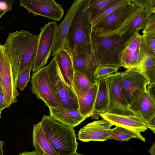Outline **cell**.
<instances>
[{
    "label": "cell",
    "instance_id": "8992f818",
    "mask_svg": "<svg viewBox=\"0 0 155 155\" xmlns=\"http://www.w3.org/2000/svg\"><path fill=\"white\" fill-rule=\"evenodd\" d=\"M56 22L45 24L41 28L32 71L35 73L43 68L50 57L57 26Z\"/></svg>",
    "mask_w": 155,
    "mask_h": 155
},
{
    "label": "cell",
    "instance_id": "b9f144b4",
    "mask_svg": "<svg viewBox=\"0 0 155 155\" xmlns=\"http://www.w3.org/2000/svg\"><path fill=\"white\" fill-rule=\"evenodd\" d=\"M1 113H2V111H0V119L1 118Z\"/></svg>",
    "mask_w": 155,
    "mask_h": 155
},
{
    "label": "cell",
    "instance_id": "8fae6325",
    "mask_svg": "<svg viewBox=\"0 0 155 155\" xmlns=\"http://www.w3.org/2000/svg\"><path fill=\"white\" fill-rule=\"evenodd\" d=\"M20 5L33 15H40L59 21L64 15L60 4L54 0H20Z\"/></svg>",
    "mask_w": 155,
    "mask_h": 155
},
{
    "label": "cell",
    "instance_id": "cb8c5ba5",
    "mask_svg": "<svg viewBox=\"0 0 155 155\" xmlns=\"http://www.w3.org/2000/svg\"><path fill=\"white\" fill-rule=\"evenodd\" d=\"M98 88L97 80L83 97H77L78 110L86 119L93 115Z\"/></svg>",
    "mask_w": 155,
    "mask_h": 155
},
{
    "label": "cell",
    "instance_id": "7c38bea8",
    "mask_svg": "<svg viewBox=\"0 0 155 155\" xmlns=\"http://www.w3.org/2000/svg\"><path fill=\"white\" fill-rule=\"evenodd\" d=\"M133 5L131 10L123 24L115 32L120 35L130 32L138 31L143 29L149 17L155 11L143 7L131 0Z\"/></svg>",
    "mask_w": 155,
    "mask_h": 155
},
{
    "label": "cell",
    "instance_id": "6da1fadb",
    "mask_svg": "<svg viewBox=\"0 0 155 155\" xmlns=\"http://www.w3.org/2000/svg\"><path fill=\"white\" fill-rule=\"evenodd\" d=\"M38 36L22 30L8 34L4 45L11 63L16 87L19 74L30 64H33Z\"/></svg>",
    "mask_w": 155,
    "mask_h": 155
},
{
    "label": "cell",
    "instance_id": "ab89813d",
    "mask_svg": "<svg viewBox=\"0 0 155 155\" xmlns=\"http://www.w3.org/2000/svg\"><path fill=\"white\" fill-rule=\"evenodd\" d=\"M5 13V12H2L0 10V18Z\"/></svg>",
    "mask_w": 155,
    "mask_h": 155
},
{
    "label": "cell",
    "instance_id": "52a82bcc",
    "mask_svg": "<svg viewBox=\"0 0 155 155\" xmlns=\"http://www.w3.org/2000/svg\"><path fill=\"white\" fill-rule=\"evenodd\" d=\"M31 83L32 93L48 107L61 108L52 87L46 66L32 73Z\"/></svg>",
    "mask_w": 155,
    "mask_h": 155
},
{
    "label": "cell",
    "instance_id": "30bf717a",
    "mask_svg": "<svg viewBox=\"0 0 155 155\" xmlns=\"http://www.w3.org/2000/svg\"><path fill=\"white\" fill-rule=\"evenodd\" d=\"M149 84L144 76L134 68L122 72L121 90L128 105L135 97L146 90Z\"/></svg>",
    "mask_w": 155,
    "mask_h": 155
},
{
    "label": "cell",
    "instance_id": "484cf974",
    "mask_svg": "<svg viewBox=\"0 0 155 155\" xmlns=\"http://www.w3.org/2000/svg\"><path fill=\"white\" fill-rule=\"evenodd\" d=\"M93 84L86 75L77 71H74L73 89L77 97H83Z\"/></svg>",
    "mask_w": 155,
    "mask_h": 155
},
{
    "label": "cell",
    "instance_id": "1f68e13d",
    "mask_svg": "<svg viewBox=\"0 0 155 155\" xmlns=\"http://www.w3.org/2000/svg\"><path fill=\"white\" fill-rule=\"evenodd\" d=\"M143 29V34L155 35V14L149 17Z\"/></svg>",
    "mask_w": 155,
    "mask_h": 155
},
{
    "label": "cell",
    "instance_id": "7a4b0ae2",
    "mask_svg": "<svg viewBox=\"0 0 155 155\" xmlns=\"http://www.w3.org/2000/svg\"><path fill=\"white\" fill-rule=\"evenodd\" d=\"M136 32L120 35L115 31H103L92 28L91 41L99 65L119 68L121 67L122 52L129 41Z\"/></svg>",
    "mask_w": 155,
    "mask_h": 155
},
{
    "label": "cell",
    "instance_id": "f546056e",
    "mask_svg": "<svg viewBox=\"0 0 155 155\" xmlns=\"http://www.w3.org/2000/svg\"><path fill=\"white\" fill-rule=\"evenodd\" d=\"M33 64H30L19 75L17 82V86L18 89L22 91L30 81L31 72Z\"/></svg>",
    "mask_w": 155,
    "mask_h": 155
},
{
    "label": "cell",
    "instance_id": "74e56055",
    "mask_svg": "<svg viewBox=\"0 0 155 155\" xmlns=\"http://www.w3.org/2000/svg\"><path fill=\"white\" fill-rule=\"evenodd\" d=\"M151 155H155V143H154L149 150Z\"/></svg>",
    "mask_w": 155,
    "mask_h": 155
},
{
    "label": "cell",
    "instance_id": "9a60e30c",
    "mask_svg": "<svg viewBox=\"0 0 155 155\" xmlns=\"http://www.w3.org/2000/svg\"><path fill=\"white\" fill-rule=\"evenodd\" d=\"M128 109L146 124L155 117V100L146 89L134 98L128 105Z\"/></svg>",
    "mask_w": 155,
    "mask_h": 155
},
{
    "label": "cell",
    "instance_id": "d6a6232c",
    "mask_svg": "<svg viewBox=\"0 0 155 155\" xmlns=\"http://www.w3.org/2000/svg\"><path fill=\"white\" fill-rule=\"evenodd\" d=\"M142 36L146 45L155 53V35L143 34Z\"/></svg>",
    "mask_w": 155,
    "mask_h": 155
},
{
    "label": "cell",
    "instance_id": "836d02e7",
    "mask_svg": "<svg viewBox=\"0 0 155 155\" xmlns=\"http://www.w3.org/2000/svg\"><path fill=\"white\" fill-rule=\"evenodd\" d=\"M14 0H0V10L5 13L11 11L12 9V5Z\"/></svg>",
    "mask_w": 155,
    "mask_h": 155
},
{
    "label": "cell",
    "instance_id": "ba28073f",
    "mask_svg": "<svg viewBox=\"0 0 155 155\" xmlns=\"http://www.w3.org/2000/svg\"><path fill=\"white\" fill-rule=\"evenodd\" d=\"M0 79L4 93L6 108L16 103L19 93L13 77L12 67L4 45L0 44Z\"/></svg>",
    "mask_w": 155,
    "mask_h": 155
},
{
    "label": "cell",
    "instance_id": "4316f807",
    "mask_svg": "<svg viewBox=\"0 0 155 155\" xmlns=\"http://www.w3.org/2000/svg\"><path fill=\"white\" fill-rule=\"evenodd\" d=\"M134 138L144 142L146 141L145 138L138 131L117 126L111 129L110 139L125 141Z\"/></svg>",
    "mask_w": 155,
    "mask_h": 155
},
{
    "label": "cell",
    "instance_id": "9c48e42d",
    "mask_svg": "<svg viewBox=\"0 0 155 155\" xmlns=\"http://www.w3.org/2000/svg\"><path fill=\"white\" fill-rule=\"evenodd\" d=\"M122 72H117L106 77L109 96L107 113L120 115H134L128 109L121 90Z\"/></svg>",
    "mask_w": 155,
    "mask_h": 155
},
{
    "label": "cell",
    "instance_id": "44dd1931",
    "mask_svg": "<svg viewBox=\"0 0 155 155\" xmlns=\"http://www.w3.org/2000/svg\"><path fill=\"white\" fill-rule=\"evenodd\" d=\"M50 116L58 122L74 128L86 118L78 110H67L60 108L48 107Z\"/></svg>",
    "mask_w": 155,
    "mask_h": 155
},
{
    "label": "cell",
    "instance_id": "5bb4252c",
    "mask_svg": "<svg viewBox=\"0 0 155 155\" xmlns=\"http://www.w3.org/2000/svg\"><path fill=\"white\" fill-rule=\"evenodd\" d=\"M71 57L74 71L86 75L93 84L97 81L94 78V73L99 65L92 45L86 52Z\"/></svg>",
    "mask_w": 155,
    "mask_h": 155
},
{
    "label": "cell",
    "instance_id": "f35d334b",
    "mask_svg": "<svg viewBox=\"0 0 155 155\" xmlns=\"http://www.w3.org/2000/svg\"><path fill=\"white\" fill-rule=\"evenodd\" d=\"M4 145V141H0V155H4V151L3 149Z\"/></svg>",
    "mask_w": 155,
    "mask_h": 155
},
{
    "label": "cell",
    "instance_id": "d6986e66",
    "mask_svg": "<svg viewBox=\"0 0 155 155\" xmlns=\"http://www.w3.org/2000/svg\"><path fill=\"white\" fill-rule=\"evenodd\" d=\"M99 115L102 119L107 120L113 125L140 133L145 131L147 129L144 120L134 115H120L106 112Z\"/></svg>",
    "mask_w": 155,
    "mask_h": 155
},
{
    "label": "cell",
    "instance_id": "277c9868",
    "mask_svg": "<svg viewBox=\"0 0 155 155\" xmlns=\"http://www.w3.org/2000/svg\"><path fill=\"white\" fill-rule=\"evenodd\" d=\"M41 126L49 142L59 155H74L78 143L74 128L44 115Z\"/></svg>",
    "mask_w": 155,
    "mask_h": 155
},
{
    "label": "cell",
    "instance_id": "5b68a950",
    "mask_svg": "<svg viewBox=\"0 0 155 155\" xmlns=\"http://www.w3.org/2000/svg\"><path fill=\"white\" fill-rule=\"evenodd\" d=\"M46 66L52 87L61 108L78 110L77 96L72 88L64 80L54 57Z\"/></svg>",
    "mask_w": 155,
    "mask_h": 155
},
{
    "label": "cell",
    "instance_id": "83f0119b",
    "mask_svg": "<svg viewBox=\"0 0 155 155\" xmlns=\"http://www.w3.org/2000/svg\"><path fill=\"white\" fill-rule=\"evenodd\" d=\"M118 0H90L89 8L91 21L108 6Z\"/></svg>",
    "mask_w": 155,
    "mask_h": 155
},
{
    "label": "cell",
    "instance_id": "4dcf8cb0",
    "mask_svg": "<svg viewBox=\"0 0 155 155\" xmlns=\"http://www.w3.org/2000/svg\"><path fill=\"white\" fill-rule=\"evenodd\" d=\"M118 69V68L108 66H99L97 68L94 72V78L97 80L101 78L117 72Z\"/></svg>",
    "mask_w": 155,
    "mask_h": 155
},
{
    "label": "cell",
    "instance_id": "8d00e7d4",
    "mask_svg": "<svg viewBox=\"0 0 155 155\" xmlns=\"http://www.w3.org/2000/svg\"><path fill=\"white\" fill-rule=\"evenodd\" d=\"M18 155H39L35 151L31 152L24 151L22 153H20Z\"/></svg>",
    "mask_w": 155,
    "mask_h": 155
},
{
    "label": "cell",
    "instance_id": "f1b7e54d",
    "mask_svg": "<svg viewBox=\"0 0 155 155\" xmlns=\"http://www.w3.org/2000/svg\"><path fill=\"white\" fill-rule=\"evenodd\" d=\"M131 2L130 0H118L111 4L98 15L91 21L92 27L95 25L103 18L117 9L127 5Z\"/></svg>",
    "mask_w": 155,
    "mask_h": 155
},
{
    "label": "cell",
    "instance_id": "7402d4cb",
    "mask_svg": "<svg viewBox=\"0 0 155 155\" xmlns=\"http://www.w3.org/2000/svg\"><path fill=\"white\" fill-rule=\"evenodd\" d=\"M33 146L39 155H59L51 146L41 126L40 122L33 126Z\"/></svg>",
    "mask_w": 155,
    "mask_h": 155
},
{
    "label": "cell",
    "instance_id": "4fadbf2b",
    "mask_svg": "<svg viewBox=\"0 0 155 155\" xmlns=\"http://www.w3.org/2000/svg\"><path fill=\"white\" fill-rule=\"evenodd\" d=\"M113 125L103 119L94 121L79 130L78 138L83 142L105 141L110 139V130Z\"/></svg>",
    "mask_w": 155,
    "mask_h": 155
},
{
    "label": "cell",
    "instance_id": "3957f363",
    "mask_svg": "<svg viewBox=\"0 0 155 155\" xmlns=\"http://www.w3.org/2000/svg\"><path fill=\"white\" fill-rule=\"evenodd\" d=\"M90 0H82L67 32L64 50L71 57L84 53L92 45V29L89 12Z\"/></svg>",
    "mask_w": 155,
    "mask_h": 155
},
{
    "label": "cell",
    "instance_id": "d4e9b609",
    "mask_svg": "<svg viewBox=\"0 0 155 155\" xmlns=\"http://www.w3.org/2000/svg\"><path fill=\"white\" fill-rule=\"evenodd\" d=\"M98 82V88L93 115L95 113L99 115L107 112L109 106V96L106 77L99 79Z\"/></svg>",
    "mask_w": 155,
    "mask_h": 155
},
{
    "label": "cell",
    "instance_id": "2e32d148",
    "mask_svg": "<svg viewBox=\"0 0 155 155\" xmlns=\"http://www.w3.org/2000/svg\"><path fill=\"white\" fill-rule=\"evenodd\" d=\"M133 68L143 74L149 83H155V53L146 45L141 35L137 65Z\"/></svg>",
    "mask_w": 155,
    "mask_h": 155
},
{
    "label": "cell",
    "instance_id": "ffe728a7",
    "mask_svg": "<svg viewBox=\"0 0 155 155\" xmlns=\"http://www.w3.org/2000/svg\"><path fill=\"white\" fill-rule=\"evenodd\" d=\"M141 35L138 31L136 32L127 43L121 57V67L127 69L136 67L140 52Z\"/></svg>",
    "mask_w": 155,
    "mask_h": 155
},
{
    "label": "cell",
    "instance_id": "e575fe53",
    "mask_svg": "<svg viewBox=\"0 0 155 155\" xmlns=\"http://www.w3.org/2000/svg\"><path fill=\"white\" fill-rule=\"evenodd\" d=\"M146 90L151 96L155 100V83L148 84L147 86Z\"/></svg>",
    "mask_w": 155,
    "mask_h": 155
},
{
    "label": "cell",
    "instance_id": "60d3db41",
    "mask_svg": "<svg viewBox=\"0 0 155 155\" xmlns=\"http://www.w3.org/2000/svg\"><path fill=\"white\" fill-rule=\"evenodd\" d=\"M74 155H85L83 154H81L80 153H76Z\"/></svg>",
    "mask_w": 155,
    "mask_h": 155
},
{
    "label": "cell",
    "instance_id": "ac0fdd59",
    "mask_svg": "<svg viewBox=\"0 0 155 155\" xmlns=\"http://www.w3.org/2000/svg\"><path fill=\"white\" fill-rule=\"evenodd\" d=\"M133 5L131 2L117 9L102 19L92 28L103 31H116L129 15Z\"/></svg>",
    "mask_w": 155,
    "mask_h": 155
},
{
    "label": "cell",
    "instance_id": "d590c367",
    "mask_svg": "<svg viewBox=\"0 0 155 155\" xmlns=\"http://www.w3.org/2000/svg\"><path fill=\"white\" fill-rule=\"evenodd\" d=\"M147 128L150 129L153 133H155V117L146 123Z\"/></svg>",
    "mask_w": 155,
    "mask_h": 155
},
{
    "label": "cell",
    "instance_id": "e0dca14e",
    "mask_svg": "<svg viewBox=\"0 0 155 155\" xmlns=\"http://www.w3.org/2000/svg\"><path fill=\"white\" fill-rule=\"evenodd\" d=\"M82 1V0H75L68 9L63 20L59 25H57L54 42L50 57H54L58 51L64 50L67 32Z\"/></svg>",
    "mask_w": 155,
    "mask_h": 155
},
{
    "label": "cell",
    "instance_id": "603a6c76",
    "mask_svg": "<svg viewBox=\"0 0 155 155\" xmlns=\"http://www.w3.org/2000/svg\"><path fill=\"white\" fill-rule=\"evenodd\" d=\"M54 57L64 80L73 90V79L74 71L71 57L66 51L63 50L58 51Z\"/></svg>",
    "mask_w": 155,
    "mask_h": 155
}]
</instances>
